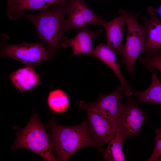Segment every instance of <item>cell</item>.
<instances>
[{"instance_id":"obj_13","label":"cell","mask_w":161,"mask_h":161,"mask_svg":"<svg viewBox=\"0 0 161 161\" xmlns=\"http://www.w3.org/2000/svg\"><path fill=\"white\" fill-rule=\"evenodd\" d=\"M115 52L107 44L100 43L94 49L93 56L108 65L114 72L121 84L123 93L127 96L133 94V90L129 86L120 70Z\"/></svg>"},{"instance_id":"obj_4","label":"cell","mask_w":161,"mask_h":161,"mask_svg":"<svg viewBox=\"0 0 161 161\" xmlns=\"http://www.w3.org/2000/svg\"><path fill=\"white\" fill-rule=\"evenodd\" d=\"M119 13L124 17L127 28L126 41L121 55L122 63L129 73L133 75L137 58L144 53L146 30L144 25H140L138 22L139 12L132 13L121 8Z\"/></svg>"},{"instance_id":"obj_5","label":"cell","mask_w":161,"mask_h":161,"mask_svg":"<svg viewBox=\"0 0 161 161\" xmlns=\"http://www.w3.org/2000/svg\"><path fill=\"white\" fill-rule=\"evenodd\" d=\"M53 54L42 42L24 43L18 44H2L1 57L12 58L26 66L33 67L51 59Z\"/></svg>"},{"instance_id":"obj_7","label":"cell","mask_w":161,"mask_h":161,"mask_svg":"<svg viewBox=\"0 0 161 161\" xmlns=\"http://www.w3.org/2000/svg\"><path fill=\"white\" fill-rule=\"evenodd\" d=\"M66 12L67 17L64 23L66 32L72 29L80 30L92 24L102 26L104 20L82 0H67Z\"/></svg>"},{"instance_id":"obj_6","label":"cell","mask_w":161,"mask_h":161,"mask_svg":"<svg viewBox=\"0 0 161 161\" xmlns=\"http://www.w3.org/2000/svg\"><path fill=\"white\" fill-rule=\"evenodd\" d=\"M79 107L87 112L88 128L95 143L99 147L108 143L116 135L117 124L106 117L81 101Z\"/></svg>"},{"instance_id":"obj_14","label":"cell","mask_w":161,"mask_h":161,"mask_svg":"<svg viewBox=\"0 0 161 161\" xmlns=\"http://www.w3.org/2000/svg\"><path fill=\"white\" fill-rule=\"evenodd\" d=\"M125 23L124 17L120 15L109 21L104 20L102 25L106 31L107 44L118 55H121L124 47L123 40Z\"/></svg>"},{"instance_id":"obj_1","label":"cell","mask_w":161,"mask_h":161,"mask_svg":"<svg viewBox=\"0 0 161 161\" xmlns=\"http://www.w3.org/2000/svg\"><path fill=\"white\" fill-rule=\"evenodd\" d=\"M45 126L51 131L52 150L58 160H68L76 151L84 147L100 149L92 138L87 121L74 126H64L57 123L52 117Z\"/></svg>"},{"instance_id":"obj_2","label":"cell","mask_w":161,"mask_h":161,"mask_svg":"<svg viewBox=\"0 0 161 161\" xmlns=\"http://www.w3.org/2000/svg\"><path fill=\"white\" fill-rule=\"evenodd\" d=\"M67 1L57 4L51 10L48 9L35 14L22 13L20 16L33 24L38 38L44 41L53 54L61 46L65 30V17L66 15Z\"/></svg>"},{"instance_id":"obj_18","label":"cell","mask_w":161,"mask_h":161,"mask_svg":"<svg viewBox=\"0 0 161 161\" xmlns=\"http://www.w3.org/2000/svg\"><path fill=\"white\" fill-rule=\"evenodd\" d=\"M47 103L54 112L59 113L66 111L69 105V100L66 94L60 89L51 91L47 98Z\"/></svg>"},{"instance_id":"obj_19","label":"cell","mask_w":161,"mask_h":161,"mask_svg":"<svg viewBox=\"0 0 161 161\" xmlns=\"http://www.w3.org/2000/svg\"><path fill=\"white\" fill-rule=\"evenodd\" d=\"M145 56L141 62L148 69L151 70L157 69L161 72V51L145 52Z\"/></svg>"},{"instance_id":"obj_16","label":"cell","mask_w":161,"mask_h":161,"mask_svg":"<svg viewBox=\"0 0 161 161\" xmlns=\"http://www.w3.org/2000/svg\"><path fill=\"white\" fill-rule=\"evenodd\" d=\"M152 82L146 90L139 92L134 90V94L139 103L150 102L161 104V82L159 80L154 70H151Z\"/></svg>"},{"instance_id":"obj_20","label":"cell","mask_w":161,"mask_h":161,"mask_svg":"<svg viewBox=\"0 0 161 161\" xmlns=\"http://www.w3.org/2000/svg\"><path fill=\"white\" fill-rule=\"evenodd\" d=\"M156 136L154 151L148 161H157L161 157V129H156Z\"/></svg>"},{"instance_id":"obj_9","label":"cell","mask_w":161,"mask_h":161,"mask_svg":"<svg viewBox=\"0 0 161 161\" xmlns=\"http://www.w3.org/2000/svg\"><path fill=\"white\" fill-rule=\"evenodd\" d=\"M123 93L120 87L108 95H100L94 102L86 103L92 109L117 124L124 107L121 102Z\"/></svg>"},{"instance_id":"obj_10","label":"cell","mask_w":161,"mask_h":161,"mask_svg":"<svg viewBox=\"0 0 161 161\" xmlns=\"http://www.w3.org/2000/svg\"><path fill=\"white\" fill-rule=\"evenodd\" d=\"M102 31L101 29L94 31L86 28H82L72 38L64 37L61 46L64 48L71 47L74 55L85 54L88 56H93V41Z\"/></svg>"},{"instance_id":"obj_17","label":"cell","mask_w":161,"mask_h":161,"mask_svg":"<svg viewBox=\"0 0 161 161\" xmlns=\"http://www.w3.org/2000/svg\"><path fill=\"white\" fill-rule=\"evenodd\" d=\"M126 138L117 131L115 135L108 143L103 157L108 161H125L123 143Z\"/></svg>"},{"instance_id":"obj_3","label":"cell","mask_w":161,"mask_h":161,"mask_svg":"<svg viewBox=\"0 0 161 161\" xmlns=\"http://www.w3.org/2000/svg\"><path fill=\"white\" fill-rule=\"evenodd\" d=\"M44 127L36 113H34L25 127L17 131L11 148L28 149L40 155L45 161L58 160L52 152L51 134Z\"/></svg>"},{"instance_id":"obj_15","label":"cell","mask_w":161,"mask_h":161,"mask_svg":"<svg viewBox=\"0 0 161 161\" xmlns=\"http://www.w3.org/2000/svg\"><path fill=\"white\" fill-rule=\"evenodd\" d=\"M9 78L16 88L22 91L29 90L41 84L40 75L32 67L20 69L11 73Z\"/></svg>"},{"instance_id":"obj_21","label":"cell","mask_w":161,"mask_h":161,"mask_svg":"<svg viewBox=\"0 0 161 161\" xmlns=\"http://www.w3.org/2000/svg\"><path fill=\"white\" fill-rule=\"evenodd\" d=\"M155 11L158 17L161 18V4H160L156 9Z\"/></svg>"},{"instance_id":"obj_11","label":"cell","mask_w":161,"mask_h":161,"mask_svg":"<svg viewBox=\"0 0 161 161\" xmlns=\"http://www.w3.org/2000/svg\"><path fill=\"white\" fill-rule=\"evenodd\" d=\"M147 12L149 17L142 18L146 31L144 53L155 52L161 49V21L153 7L149 6Z\"/></svg>"},{"instance_id":"obj_22","label":"cell","mask_w":161,"mask_h":161,"mask_svg":"<svg viewBox=\"0 0 161 161\" xmlns=\"http://www.w3.org/2000/svg\"><path fill=\"white\" fill-rule=\"evenodd\" d=\"M157 161H161V157L160 158L157 160Z\"/></svg>"},{"instance_id":"obj_8","label":"cell","mask_w":161,"mask_h":161,"mask_svg":"<svg viewBox=\"0 0 161 161\" xmlns=\"http://www.w3.org/2000/svg\"><path fill=\"white\" fill-rule=\"evenodd\" d=\"M145 114L138 107L131 99L124 104L123 110L117 124V131L126 138L138 134L145 120Z\"/></svg>"},{"instance_id":"obj_12","label":"cell","mask_w":161,"mask_h":161,"mask_svg":"<svg viewBox=\"0 0 161 161\" xmlns=\"http://www.w3.org/2000/svg\"><path fill=\"white\" fill-rule=\"evenodd\" d=\"M67 0H7V14L13 21L20 19L24 11L37 10L39 11L48 9L53 5L58 4Z\"/></svg>"}]
</instances>
